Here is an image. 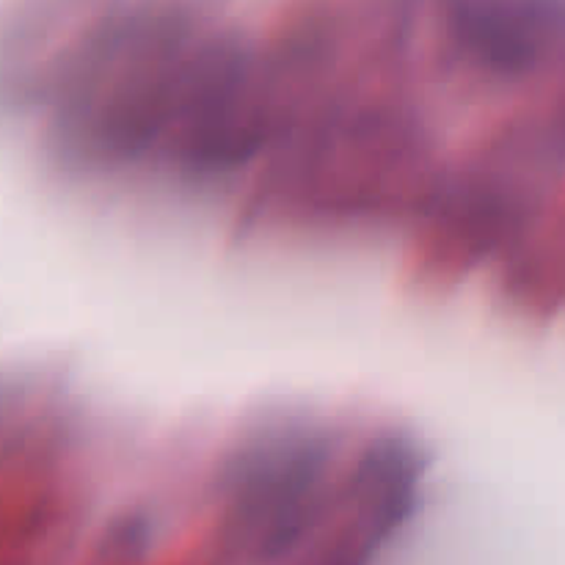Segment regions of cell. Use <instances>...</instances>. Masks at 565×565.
<instances>
[{"mask_svg":"<svg viewBox=\"0 0 565 565\" xmlns=\"http://www.w3.org/2000/svg\"><path fill=\"white\" fill-rule=\"evenodd\" d=\"M323 450L303 434H276L243 458L237 475V519L257 535L263 555H279L307 522L309 489L318 480Z\"/></svg>","mask_w":565,"mask_h":565,"instance_id":"cell-1","label":"cell"}]
</instances>
